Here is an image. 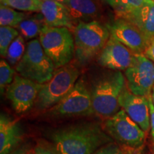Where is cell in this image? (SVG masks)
Instances as JSON below:
<instances>
[{
  "mask_svg": "<svg viewBox=\"0 0 154 154\" xmlns=\"http://www.w3.org/2000/svg\"><path fill=\"white\" fill-rule=\"evenodd\" d=\"M94 154H130V152L122 149L118 144L111 142L102 146Z\"/></svg>",
  "mask_w": 154,
  "mask_h": 154,
  "instance_id": "cell-25",
  "label": "cell"
},
{
  "mask_svg": "<svg viewBox=\"0 0 154 154\" xmlns=\"http://www.w3.org/2000/svg\"><path fill=\"white\" fill-rule=\"evenodd\" d=\"M15 67L20 76L41 84L49 82L56 70L38 39L28 42L22 59Z\"/></svg>",
  "mask_w": 154,
  "mask_h": 154,
  "instance_id": "cell-6",
  "label": "cell"
},
{
  "mask_svg": "<svg viewBox=\"0 0 154 154\" xmlns=\"http://www.w3.org/2000/svg\"><path fill=\"white\" fill-rule=\"evenodd\" d=\"M104 130L121 146L128 149H140L145 140V132L123 109L106 119Z\"/></svg>",
  "mask_w": 154,
  "mask_h": 154,
  "instance_id": "cell-7",
  "label": "cell"
},
{
  "mask_svg": "<svg viewBox=\"0 0 154 154\" xmlns=\"http://www.w3.org/2000/svg\"><path fill=\"white\" fill-rule=\"evenodd\" d=\"M151 100H152V103L154 106V86L153 89H152V93H151Z\"/></svg>",
  "mask_w": 154,
  "mask_h": 154,
  "instance_id": "cell-32",
  "label": "cell"
},
{
  "mask_svg": "<svg viewBox=\"0 0 154 154\" xmlns=\"http://www.w3.org/2000/svg\"><path fill=\"white\" fill-rule=\"evenodd\" d=\"M119 103L127 115L144 132L149 131L151 128L149 98L135 95L125 86L119 96Z\"/></svg>",
  "mask_w": 154,
  "mask_h": 154,
  "instance_id": "cell-12",
  "label": "cell"
},
{
  "mask_svg": "<svg viewBox=\"0 0 154 154\" xmlns=\"http://www.w3.org/2000/svg\"><path fill=\"white\" fill-rule=\"evenodd\" d=\"M27 154H34V151L33 152V151H29L28 152V153Z\"/></svg>",
  "mask_w": 154,
  "mask_h": 154,
  "instance_id": "cell-33",
  "label": "cell"
},
{
  "mask_svg": "<svg viewBox=\"0 0 154 154\" xmlns=\"http://www.w3.org/2000/svg\"><path fill=\"white\" fill-rule=\"evenodd\" d=\"M53 116H89L94 113L91 91L83 79L78 80L72 89L50 110Z\"/></svg>",
  "mask_w": 154,
  "mask_h": 154,
  "instance_id": "cell-9",
  "label": "cell"
},
{
  "mask_svg": "<svg viewBox=\"0 0 154 154\" xmlns=\"http://www.w3.org/2000/svg\"><path fill=\"white\" fill-rule=\"evenodd\" d=\"M144 0H122L119 10L116 14L117 17L131 21L143 6Z\"/></svg>",
  "mask_w": 154,
  "mask_h": 154,
  "instance_id": "cell-22",
  "label": "cell"
},
{
  "mask_svg": "<svg viewBox=\"0 0 154 154\" xmlns=\"http://www.w3.org/2000/svg\"><path fill=\"white\" fill-rule=\"evenodd\" d=\"M14 70L11 65L7 61L2 59L0 61V89L2 94L14 81Z\"/></svg>",
  "mask_w": 154,
  "mask_h": 154,
  "instance_id": "cell-24",
  "label": "cell"
},
{
  "mask_svg": "<svg viewBox=\"0 0 154 154\" xmlns=\"http://www.w3.org/2000/svg\"><path fill=\"white\" fill-rule=\"evenodd\" d=\"M134 54L126 46L110 36L98 57V63L113 71H125L131 63Z\"/></svg>",
  "mask_w": 154,
  "mask_h": 154,
  "instance_id": "cell-13",
  "label": "cell"
},
{
  "mask_svg": "<svg viewBox=\"0 0 154 154\" xmlns=\"http://www.w3.org/2000/svg\"><path fill=\"white\" fill-rule=\"evenodd\" d=\"M51 1H55V2H58L59 3H61L63 4V5H66L67 3V2L69 1V0H51Z\"/></svg>",
  "mask_w": 154,
  "mask_h": 154,
  "instance_id": "cell-31",
  "label": "cell"
},
{
  "mask_svg": "<svg viewBox=\"0 0 154 154\" xmlns=\"http://www.w3.org/2000/svg\"><path fill=\"white\" fill-rule=\"evenodd\" d=\"M101 2V0H69L65 5L74 24L77 25L99 18L102 13Z\"/></svg>",
  "mask_w": 154,
  "mask_h": 154,
  "instance_id": "cell-15",
  "label": "cell"
},
{
  "mask_svg": "<svg viewBox=\"0 0 154 154\" xmlns=\"http://www.w3.org/2000/svg\"><path fill=\"white\" fill-rule=\"evenodd\" d=\"M26 46L25 45L24 38L19 35L9 46L6 59L11 66H16L24 56Z\"/></svg>",
  "mask_w": 154,
  "mask_h": 154,
  "instance_id": "cell-20",
  "label": "cell"
},
{
  "mask_svg": "<svg viewBox=\"0 0 154 154\" xmlns=\"http://www.w3.org/2000/svg\"><path fill=\"white\" fill-rule=\"evenodd\" d=\"M38 36L42 49L56 68L69 64L75 55L74 38L69 29L44 25Z\"/></svg>",
  "mask_w": 154,
  "mask_h": 154,
  "instance_id": "cell-4",
  "label": "cell"
},
{
  "mask_svg": "<svg viewBox=\"0 0 154 154\" xmlns=\"http://www.w3.org/2000/svg\"><path fill=\"white\" fill-rule=\"evenodd\" d=\"M149 110H150V125H151V135L154 141V106L152 103L151 96L149 97Z\"/></svg>",
  "mask_w": 154,
  "mask_h": 154,
  "instance_id": "cell-26",
  "label": "cell"
},
{
  "mask_svg": "<svg viewBox=\"0 0 154 154\" xmlns=\"http://www.w3.org/2000/svg\"><path fill=\"white\" fill-rule=\"evenodd\" d=\"M28 152V149L26 146H23L22 147L19 148V149L14 150L9 154H27Z\"/></svg>",
  "mask_w": 154,
  "mask_h": 154,
  "instance_id": "cell-30",
  "label": "cell"
},
{
  "mask_svg": "<svg viewBox=\"0 0 154 154\" xmlns=\"http://www.w3.org/2000/svg\"><path fill=\"white\" fill-rule=\"evenodd\" d=\"M73 32L75 56L82 65L89 63L101 52L110 37L106 26L98 21L79 23L75 26Z\"/></svg>",
  "mask_w": 154,
  "mask_h": 154,
  "instance_id": "cell-3",
  "label": "cell"
},
{
  "mask_svg": "<svg viewBox=\"0 0 154 154\" xmlns=\"http://www.w3.org/2000/svg\"><path fill=\"white\" fill-rule=\"evenodd\" d=\"M45 25L42 14L34 16H28L24 19L19 26L17 30L24 39H32L39 36L42 29Z\"/></svg>",
  "mask_w": 154,
  "mask_h": 154,
  "instance_id": "cell-18",
  "label": "cell"
},
{
  "mask_svg": "<svg viewBox=\"0 0 154 154\" xmlns=\"http://www.w3.org/2000/svg\"><path fill=\"white\" fill-rule=\"evenodd\" d=\"M101 1L111 7L116 11V13L119 10L122 2V0H101Z\"/></svg>",
  "mask_w": 154,
  "mask_h": 154,
  "instance_id": "cell-28",
  "label": "cell"
},
{
  "mask_svg": "<svg viewBox=\"0 0 154 154\" xmlns=\"http://www.w3.org/2000/svg\"><path fill=\"white\" fill-rule=\"evenodd\" d=\"M43 0H3L1 5L19 11L40 12Z\"/></svg>",
  "mask_w": 154,
  "mask_h": 154,
  "instance_id": "cell-21",
  "label": "cell"
},
{
  "mask_svg": "<svg viewBox=\"0 0 154 154\" xmlns=\"http://www.w3.org/2000/svg\"><path fill=\"white\" fill-rule=\"evenodd\" d=\"M22 135L16 121L1 114L0 117V154H9L19 143Z\"/></svg>",
  "mask_w": 154,
  "mask_h": 154,
  "instance_id": "cell-16",
  "label": "cell"
},
{
  "mask_svg": "<svg viewBox=\"0 0 154 154\" xmlns=\"http://www.w3.org/2000/svg\"><path fill=\"white\" fill-rule=\"evenodd\" d=\"M129 22L139 29L148 44L154 40V1L144 0L141 8Z\"/></svg>",
  "mask_w": 154,
  "mask_h": 154,
  "instance_id": "cell-17",
  "label": "cell"
},
{
  "mask_svg": "<svg viewBox=\"0 0 154 154\" xmlns=\"http://www.w3.org/2000/svg\"><path fill=\"white\" fill-rule=\"evenodd\" d=\"M153 1H154V0H153Z\"/></svg>",
  "mask_w": 154,
  "mask_h": 154,
  "instance_id": "cell-35",
  "label": "cell"
},
{
  "mask_svg": "<svg viewBox=\"0 0 154 154\" xmlns=\"http://www.w3.org/2000/svg\"><path fill=\"white\" fill-rule=\"evenodd\" d=\"M42 86L41 84L17 75L7 88V97L16 112H26L36 103Z\"/></svg>",
  "mask_w": 154,
  "mask_h": 154,
  "instance_id": "cell-10",
  "label": "cell"
},
{
  "mask_svg": "<svg viewBox=\"0 0 154 154\" xmlns=\"http://www.w3.org/2000/svg\"><path fill=\"white\" fill-rule=\"evenodd\" d=\"M51 138L59 154H93L98 148L112 140L101 126L94 123L61 128Z\"/></svg>",
  "mask_w": 154,
  "mask_h": 154,
  "instance_id": "cell-1",
  "label": "cell"
},
{
  "mask_svg": "<svg viewBox=\"0 0 154 154\" xmlns=\"http://www.w3.org/2000/svg\"><path fill=\"white\" fill-rule=\"evenodd\" d=\"M19 36V31L15 28L0 26V54L2 57L6 58L9 46Z\"/></svg>",
  "mask_w": 154,
  "mask_h": 154,
  "instance_id": "cell-23",
  "label": "cell"
},
{
  "mask_svg": "<svg viewBox=\"0 0 154 154\" xmlns=\"http://www.w3.org/2000/svg\"><path fill=\"white\" fill-rule=\"evenodd\" d=\"M80 72L74 65L68 64L56 69L49 82L42 84L36 101V106L44 110L57 105L72 89Z\"/></svg>",
  "mask_w": 154,
  "mask_h": 154,
  "instance_id": "cell-5",
  "label": "cell"
},
{
  "mask_svg": "<svg viewBox=\"0 0 154 154\" xmlns=\"http://www.w3.org/2000/svg\"><path fill=\"white\" fill-rule=\"evenodd\" d=\"M34 154H56L51 150L46 149L42 146H38L34 150Z\"/></svg>",
  "mask_w": 154,
  "mask_h": 154,
  "instance_id": "cell-29",
  "label": "cell"
},
{
  "mask_svg": "<svg viewBox=\"0 0 154 154\" xmlns=\"http://www.w3.org/2000/svg\"><path fill=\"white\" fill-rule=\"evenodd\" d=\"M143 54L154 63V40H152L148 44Z\"/></svg>",
  "mask_w": 154,
  "mask_h": 154,
  "instance_id": "cell-27",
  "label": "cell"
},
{
  "mask_svg": "<svg viewBox=\"0 0 154 154\" xmlns=\"http://www.w3.org/2000/svg\"><path fill=\"white\" fill-rule=\"evenodd\" d=\"M106 27L112 36L128 48L134 54H143L148 43L139 29L126 19L117 17Z\"/></svg>",
  "mask_w": 154,
  "mask_h": 154,
  "instance_id": "cell-11",
  "label": "cell"
},
{
  "mask_svg": "<svg viewBox=\"0 0 154 154\" xmlns=\"http://www.w3.org/2000/svg\"><path fill=\"white\" fill-rule=\"evenodd\" d=\"M40 12L43 16L46 26L74 29L75 26L66 5L58 2L43 0Z\"/></svg>",
  "mask_w": 154,
  "mask_h": 154,
  "instance_id": "cell-14",
  "label": "cell"
},
{
  "mask_svg": "<svg viewBox=\"0 0 154 154\" xmlns=\"http://www.w3.org/2000/svg\"><path fill=\"white\" fill-rule=\"evenodd\" d=\"M127 87L135 95L149 98L154 86V63L143 54H134L125 70Z\"/></svg>",
  "mask_w": 154,
  "mask_h": 154,
  "instance_id": "cell-8",
  "label": "cell"
},
{
  "mask_svg": "<svg viewBox=\"0 0 154 154\" xmlns=\"http://www.w3.org/2000/svg\"><path fill=\"white\" fill-rule=\"evenodd\" d=\"M28 15L24 12L17 11L9 7L1 5L0 6V25L1 26L17 27L19 24Z\"/></svg>",
  "mask_w": 154,
  "mask_h": 154,
  "instance_id": "cell-19",
  "label": "cell"
},
{
  "mask_svg": "<svg viewBox=\"0 0 154 154\" xmlns=\"http://www.w3.org/2000/svg\"><path fill=\"white\" fill-rule=\"evenodd\" d=\"M125 86L126 78L120 71L108 73L98 80L91 91L94 113L108 119L119 112V98Z\"/></svg>",
  "mask_w": 154,
  "mask_h": 154,
  "instance_id": "cell-2",
  "label": "cell"
},
{
  "mask_svg": "<svg viewBox=\"0 0 154 154\" xmlns=\"http://www.w3.org/2000/svg\"><path fill=\"white\" fill-rule=\"evenodd\" d=\"M0 1H1V2H2V1H3V0H0Z\"/></svg>",
  "mask_w": 154,
  "mask_h": 154,
  "instance_id": "cell-34",
  "label": "cell"
}]
</instances>
